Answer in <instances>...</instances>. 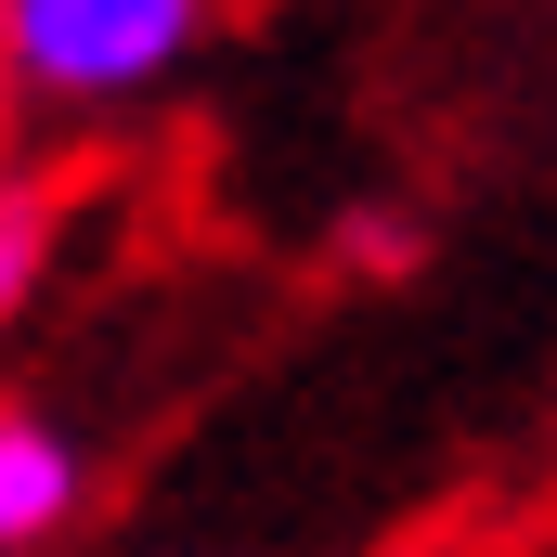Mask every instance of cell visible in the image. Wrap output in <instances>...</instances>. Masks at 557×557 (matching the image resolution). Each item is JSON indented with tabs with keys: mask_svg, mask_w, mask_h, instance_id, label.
<instances>
[{
	"mask_svg": "<svg viewBox=\"0 0 557 557\" xmlns=\"http://www.w3.org/2000/svg\"><path fill=\"white\" fill-rule=\"evenodd\" d=\"M337 247H350V260H363V273H403V260H416V234H403V221H350V234H337Z\"/></svg>",
	"mask_w": 557,
	"mask_h": 557,
	"instance_id": "cell-3",
	"label": "cell"
},
{
	"mask_svg": "<svg viewBox=\"0 0 557 557\" xmlns=\"http://www.w3.org/2000/svg\"><path fill=\"white\" fill-rule=\"evenodd\" d=\"M78 480H91V467H78V441H65L52 416H26V403H13V416H0V545H13V557L65 545Z\"/></svg>",
	"mask_w": 557,
	"mask_h": 557,
	"instance_id": "cell-2",
	"label": "cell"
},
{
	"mask_svg": "<svg viewBox=\"0 0 557 557\" xmlns=\"http://www.w3.org/2000/svg\"><path fill=\"white\" fill-rule=\"evenodd\" d=\"M195 26L208 0H0V65L39 104H143Z\"/></svg>",
	"mask_w": 557,
	"mask_h": 557,
	"instance_id": "cell-1",
	"label": "cell"
}]
</instances>
